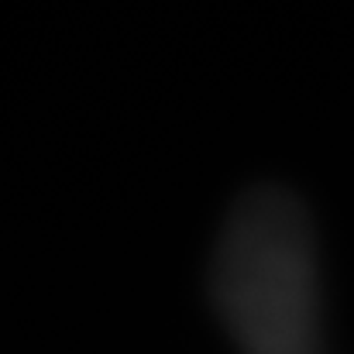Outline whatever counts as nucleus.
<instances>
[{
    "label": "nucleus",
    "instance_id": "f257e3e1",
    "mask_svg": "<svg viewBox=\"0 0 354 354\" xmlns=\"http://www.w3.org/2000/svg\"><path fill=\"white\" fill-rule=\"evenodd\" d=\"M210 306L237 354H327L320 237L292 189L241 193L214 244Z\"/></svg>",
    "mask_w": 354,
    "mask_h": 354
}]
</instances>
